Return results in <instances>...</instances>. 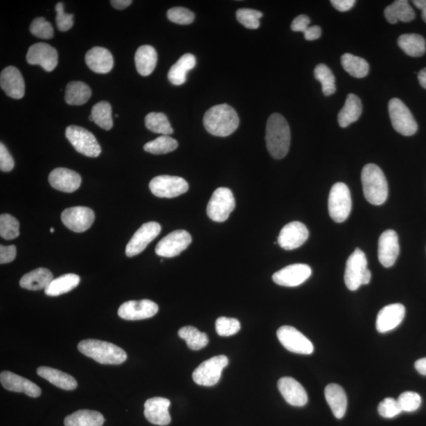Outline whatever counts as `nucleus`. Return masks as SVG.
<instances>
[{"mask_svg":"<svg viewBox=\"0 0 426 426\" xmlns=\"http://www.w3.org/2000/svg\"><path fill=\"white\" fill-rule=\"evenodd\" d=\"M414 367L417 369V371L423 375V376L426 377V357H423V359L418 360L416 364H414Z\"/></svg>","mask_w":426,"mask_h":426,"instance_id":"680f3d73","label":"nucleus"},{"mask_svg":"<svg viewBox=\"0 0 426 426\" xmlns=\"http://www.w3.org/2000/svg\"><path fill=\"white\" fill-rule=\"evenodd\" d=\"M26 60L30 65H39L44 71L51 72L58 64V53L48 44L37 43L28 49Z\"/></svg>","mask_w":426,"mask_h":426,"instance_id":"a211bd4d","label":"nucleus"},{"mask_svg":"<svg viewBox=\"0 0 426 426\" xmlns=\"http://www.w3.org/2000/svg\"><path fill=\"white\" fill-rule=\"evenodd\" d=\"M196 58L194 55L186 53L174 64L168 72V78L170 83L181 85L186 82L187 72L194 69Z\"/></svg>","mask_w":426,"mask_h":426,"instance_id":"72a5a7b5","label":"nucleus"},{"mask_svg":"<svg viewBox=\"0 0 426 426\" xmlns=\"http://www.w3.org/2000/svg\"><path fill=\"white\" fill-rule=\"evenodd\" d=\"M241 325L236 318L219 317L215 321V331L220 337H231L240 331Z\"/></svg>","mask_w":426,"mask_h":426,"instance_id":"de8ad7c7","label":"nucleus"},{"mask_svg":"<svg viewBox=\"0 0 426 426\" xmlns=\"http://www.w3.org/2000/svg\"><path fill=\"white\" fill-rule=\"evenodd\" d=\"M204 128L218 137H227L234 133L240 125V118L232 107L223 104L215 105L204 114Z\"/></svg>","mask_w":426,"mask_h":426,"instance_id":"f03ea898","label":"nucleus"},{"mask_svg":"<svg viewBox=\"0 0 426 426\" xmlns=\"http://www.w3.org/2000/svg\"><path fill=\"white\" fill-rule=\"evenodd\" d=\"M161 231V226L157 222L142 224L127 244L126 247L127 257L132 258L143 252L148 245L160 235Z\"/></svg>","mask_w":426,"mask_h":426,"instance_id":"2eb2a0df","label":"nucleus"},{"mask_svg":"<svg viewBox=\"0 0 426 426\" xmlns=\"http://www.w3.org/2000/svg\"><path fill=\"white\" fill-rule=\"evenodd\" d=\"M325 396L334 416L338 419L344 418L348 407V398L344 389L337 384H328L325 390Z\"/></svg>","mask_w":426,"mask_h":426,"instance_id":"cd10ccee","label":"nucleus"},{"mask_svg":"<svg viewBox=\"0 0 426 426\" xmlns=\"http://www.w3.org/2000/svg\"><path fill=\"white\" fill-rule=\"evenodd\" d=\"M37 373L39 377L47 380L51 384L60 389L71 391L78 387V382L75 378L58 369L41 366L37 369Z\"/></svg>","mask_w":426,"mask_h":426,"instance_id":"c85d7f7f","label":"nucleus"},{"mask_svg":"<svg viewBox=\"0 0 426 426\" xmlns=\"http://www.w3.org/2000/svg\"><path fill=\"white\" fill-rule=\"evenodd\" d=\"M85 62L95 73H109L114 66V59L109 50L101 48L94 47L90 49L85 55Z\"/></svg>","mask_w":426,"mask_h":426,"instance_id":"bb28decb","label":"nucleus"},{"mask_svg":"<svg viewBox=\"0 0 426 426\" xmlns=\"http://www.w3.org/2000/svg\"><path fill=\"white\" fill-rule=\"evenodd\" d=\"M78 348L85 356L103 365H121L127 359V355L119 346L98 339H85Z\"/></svg>","mask_w":426,"mask_h":426,"instance_id":"7ed1b4c3","label":"nucleus"},{"mask_svg":"<svg viewBox=\"0 0 426 426\" xmlns=\"http://www.w3.org/2000/svg\"><path fill=\"white\" fill-rule=\"evenodd\" d=\"M66 137L77 152L89 157L100 155L101 148L95 136L87 129L69 126L66 129Z\"/></svg>","mask_w":426,"mask_h":426,"instance_id":"6e6552de","label":"nucleus"},{"mask_svg":"<svg viewBox=\"0 0 426 426\" xmlns=\"http://www.w3.org/2000/svg\"><path fill=\"white\" fill-rule=\"evenodd\" d=\"M309 231L305 224L298 221L284 226L278 237V243L286 251L302 247L308 240Z\"/></svg>","mask_w":426,"mask_h":426,"instance_id":"6ab92c4d","label":"nucleus"},{"mask_svg":"<svg viewBox=\"0 0 426 426\" xmlns=\"http://www.w3.org/2000/svg\"><path fill=\"white\" fill-rule=\"evenodd\" d=\"M263 14L257 10L242 8L236 11V18L240 24L251 30H256L260 26V19Z\"/></svg>","mask_w":426,"mask_h":426,"instance_id":"49530a36","label":"nucleus"},{"mask_svg":"<svg viewBox=\"0 0 426 426\" xmlns=\"http://www.w3.org/2000/svg\"><path fill=\"white\" fill-rule=\"evenodd\" d=\"M17 255V249L14 245L5 247L0 246V264L12 263Z\"/></svg>","mask_w":426,"mask_h":426,"instance_id":"6e6d98bb","label":"nucleus"},{"mask_svg":"<svg viewBox=\"0 0 426 426\" xmlns=\"http://www.w3.org/2000/svg\"><path fill=\"white\" fill-rule=\"evenodd\" d=\"M278 389L290 405L303 407L308 402V396L303 386L292 378H282L278 382Z\"/></svg>","mask_w":426,"mask_h":426,"instance_id":"a878e982","label":"nucleus"},{"mask_svg":"<svg viewBox=\"0 0 426 426\" xmlns=\"http://www.w3.org/2000/svg\"><path fill=\"white\" fill-rule=\"evenodd\" d=\"M51 233H54L55 232V229H53V227H52V229H50Z\"/></svg>","mask_w":426,"mask_h":426,"instance_id":"69168bd1","label":"nucleus"},{"mask_svg":"<svg viewBox=\"0 0 426 426\" xmlns=\"http://www.w3.org/2000/svg\"><path fill=\"white\" fill-rule=\"evenodd\" d=\"M277 337L284 348L292 353L311 355L314 350L310 340L294 327H281L278 329Z\"/></svg>","mask_w":426,"mask_h":426,"instance_id":"f8f14e48","label":"nucleus"},{"mask_svg":"<svg viewBox=\"0 0 426 426\" xmlns=\"http://www.w3.org/2000/svg\"><path fill=\"white\" fill-rule=\"evenodd\" d=\"M0 85L10 98L19 100L25 95V82L20 71L13 66L6 67L0 75Z\"/></svg>","mask_w":426,"mask_h":426,"instance_id":"b1692460","label":"nucleus"},{"mask_svg":"<svg viewBox=\"0 0 426 426\" xmlns=\"http://www.w3.org/2000/svg\"><path fill=\"white\" fill-rule=\"evenodd\" d=\"M15 167L14 159L10 154L3 143L0 144V169L2 172H9Z\"/></svg>","mask_w":426,"mask_h":426,"instance_id":"5fc2aeb1","label":"nucleus"},{"mask_svg":"<svg viewBox=\"0 0 426 426\" xmlns=\"http://www.w3.org/2000/svg\"><path fill=\"white\" fill-rule=\"evenodd\" d=\"M132 3V0H112L111 4L118 10H123Z\"/></svg>","mask_w":426,"mask_h":426,"instance_id":"052dcab7","label":"nucleus"},{"mask_svg":"<svg viewBox=\"0 0 426 426\" xmlns=\"http://www.w3.org/2000/svg\"><path fill=\"white\" fill-rule=\"evenodd\" d=\"M170 405V400L166 398H151L145 402V417L153 425H168L172 421L168 411Z\"/></svg>","mask_w":426,"mask_h":426,"instance_id":"4be33fe9","label":"nucleus"},{"mask_svg":"<svg viewBox=\"0 0 426 426\" xmlns=\"http://www.w3.org/2000/svg\"><path fill=\"white\" fill-rule=\"evenodd\" d=\"M418 82L426 89V67L420 71L418 75Z\"/></svg>","mask_w":426,"mask_h":426,"instance_id":"0e129e2a","label":"nucleus"},{"mask_svg":"<svg viewBox=\"0 0 426 426\" xmlns=\"http://www.w3.org/2000/svg\"><path fill=\"white\" fill-rule=\"evenodd\" d=\"M167 15L168 19L176 24L189 25L195 20L194 13L184 8H170Z\"/></svg>","mask_w":426,"mask_h":426,"instance_id":"3c124183","label":"nucleus"},{"mask_svg":"<svg viewBox=\"0 0 426 426\" xmlns=\"http://www.w3.org/2000/svg\"><path fill=\"white\" fill-rule=\"evenodd\" d=\"M158 310L157 304L151 300L128 301L119 308L118 315L124 320L139 321L155 316Z\"/></svg>","mask_w":426,"mask_h":426,"instance_id":"dca6fc26","label":"nucleus"},{"mask_svg":"<svg viewBox=\"0 0 426 426\" xmlns=\"http://www.w3.org/2000/svg\"><path fill=\"white\" fill-rule=\"evenodd\" d=\"M105 418L96 411L79 410L66 417L65 426H102Z\"/></svg>","mask_w":426,"mask_h":426,"instance_id":"f704fd0d","label":"nucleus"},{"mask_svg":"<svg viewBox=\"0 0 426 426\" xmlns=\"http://www.w3.org/2000/svg\"><path fill=\"white\" fill-rule=\"evenodd\" d=\"M398 45L403 52L411 57L423 56L425 53V39L419 34H402L398 39Z\"/></svg>","mask_w":426,"mask_h":426,"instance_id":"c9c22d12","label":"nucleus"},{"mask_svg":"<svg viewBox=\"0 0 426 426\" xmlns=\"http://www.w3.org/2000/svg\"><path fill=\"white\" fill-rule=\"evenodd\" d=\"M192 237L189 232L177 230L170 232L158 242L155 252L163 258H175L190 245Z\"/></svg>","mask_w":426,"mask_h":426,"instance_id":"ddd939ff","label":"nucleus"},{"mask_svg":"<svg viewBox=\"0 0 426 426\" xmlns=\"http://www.w3.org/2000/svg\"><path fill=\"white\" fill-rule=\"evenodd\" d=\"M79 283L80 277L78 275L72 274L62 275L51 282L44 292L48 296H59L72 291L78 286Z\"/></svg>","mask_w":426,"mask_h":426,"instance_id":"e433bc0d","label":"nucleus"},{"mask_svg":"<svg viewBox=\"0 0 426 426\" xmlns=\"http://www.w3.org/2000/svg\"><path fill=\"white\" fill-rule=\"evenodd\" d=\"M145 123L147 129L153 133L168 136L174 132L168 117L163 113L151 112L148 114Z\"/></svg>","mask_w":426,"mask_h":426,"instance_id":"79ce46f5","label":"nucleus"},{"mask_svg":"<svg viewBox=\"0 0 426 426\" xmlns=\"http://www.w3.org/2000/svg\"><path fill=\"white\" fill-rule=\"evenodd\" d=\"M236 208L234 195L229 188L220 187L215 190L207 206L208 217L215 222H224Z\"/></svg>","mask_w":426,"mask_h":426,"instance_id":"423d86ee","label":"nucleus"},{"mask_svg":"<svg viewBox=\"0 0 426 426\" xmlns=\"http://www.w3.org/2000/svg\"><path fill=\"white\" fill-rule=\"evenodd\" d=\"M384 17L391 24L409 22L416 19V13L407 0H396L384 10Z\"/></svg>","mask_w":426,"mask_h":426,"instance_id":"473e14b6","label":"nucleus"},{"mask_svg":"<svg viewBox=\"0 0 426 426\" xmlns=\"http://www.w3.org/2000/svg\"><path fill=\"white\" fill-rule=\"evenodd\" d=\"M177 148L178 141L168 135L161 136L144 145L145 152L155 155L167 154V153L175 151Z\"/></svg>","mask_w":426,"mask_h":426,"instance_id":"37998d69","label":"nucleus"},{"mask_svg":"<svg viewBox=\"0 0 426 426\" xmlns=\"http://www.w3.org/2000/svg\"><path fill=\"white\" fill-rule=\"evenodd\" d=\"M321 36V28L318 26H310L304 33V37L306 41H315V39H319Z\"/></svg>","mask_w":426,"mask_h":426,"instance_id":"bf43d9fd","label":"nucleus"},{"mask_svg":"<svg viewBox=\"0 0 426 426\" xmlns=\"http://www.w3.org/2000/svg\"><path fill=\"white\" fill-rule=\"evenodd\" d=\"M363 193L373 206H382L389 195V186L382 170L376 164L369 163L362 172Z\"/></svg>","mask_w":426,"mask_h":426,"instance_id":"20e7f679","label":"nucleus"},{"mask_svg":"<svg viewBox=\"0 0 426 426\" xmlns=\"http://www.w3.org/2000/svg\"><path fill=\"white\" fill-rule=\"evenodd\" d=\"M150 189L156 197L173 198L188 191L189 185L184 179L178 176L160 175L151 180Z\"/></svg>","mask_w":426,"mask_h":426,"instance_id":"9d476101","label":"nucleus"},{"mask_svg":"<svg viewBox=\"0 0 426 426\" xmlns=\"http://www.w3.org/2000/svg\"><path fill=\"white\" fill-rule=\"evenodd\" d=\"M389 112L391 124L396 132L403 136H412L417 132V122L401 100L391 99L389 104Z\"/></svg>","mask_w":426,"mask_h":426,"instance_id":"0eeeda50","label":"nucleus"},{"mask_svg":"<svg viewBox=\"0 0 426 426\" xmlns=\"http://www.w3.org/2000/svg\"><path fill=\"white\" fill-rule=\"evenodd\" d=\"M402 411L413 412L418 410L422 405V398L414 391L403 393L397 400Z\"/></svg>","mask_w":426,"mask_h":426,"instance_id":"8fccbe9b","label":"nucleus"},{"mask_svg":"<svg viewBox=\"0 0 426 426\" xmlns=\"http://www.w3.org/2000/svg\"><path fill=\"white\" fill-rule=\"evenodd\" d=\"M92 95L89 85L82 82H71L66 85L65 100L69 105H83Z\"/></svg>","mask_w":426,"mask_h":426,"instance_id":"4c0bfd02","label":"nucleus"},{"mask_svg":"<svg viewBox=\"0 0 426 426\" xmlns=\"http://www.w3.org/2000/svg\"><path fill=\"white\" fill-rule=\"evenodd\" d=\"M405 305L402 304L396 303L385 306L378 315L377 330L380 333L393 330L405 319Z\"/></svg>","mask_w":426,"mask_h":426,"instance_id":"412c9836","label":"nucleus"},{"mask_svg":"<svg viewBox=\"0 0 426 426\" xmlns=\"http://www.w3.org/2000/svg\"><path fill=\"white\" fill-rule=\"evenodd\" d=\"M413 3L417 8L422 10V17L426 24V0H414Z\"/></svg>","mask_w":426,"mask_h":426,"instance_id":"e2e57ef3","label":"nucleus"},{"mask_svg":"<svg viewBox=\"0 0 426 426\" xmlns=\"http://www.w3.org/2000/svg\"><path fill=\"white\" fill-rule=\"evenodd\" d=\"M135 65L142 76H149L155 70L157 62V53L154 48L150 45L141 46L136 52Z\"/></svg>","mask_w":426,"mask_h":426,"instance_id":"2f4dec72","label":"nucleus"},{"mask_svg":"<svg viewBox=\"0 0 426 426\" xmlns=\"http://www.w3.org/2000/svg\"><path fill=\"white\" fill-rule=\"evenodd\" d=\"M314 77L321 82L323 95L328 96L336 92V79L328 66L325 64L317 65L314 70Z\"/></svg>","mask_w":426,"mask_h":426,"instance_id":"c03bdc74","label":"nucleus"},{"mask_svg":"<svg viewBox=\"0 0 426 426\" xmlns=\"http://www.w3.org/2000/svg\"><path fill=\"white\" fill-rule=\"evenodd\" d=\"M0 382L3 387L10 391L25 393L33 398L42 395V389L35 383L12 372H2L0 374Z\"/></svg>","mask_w":426,"mask_h":426,"instance_id":"5701e85b","label":"nucleus"},{"mask_svg":"<svg viewBox=\"0 0 426 426\" xmlns=\"http://www.w3.org/2000/svg\"><path fill=\"white\" fill-rule=\"evenodd\" d=\"M179 337L184 339L188 348L193 350H199L206 348L208 344L206 333L202 332L193 326L181 328L179 330Z\"/></svg>","mask_w":426,"mask_h":426,"instance_id":"ea45409f","label":"nucleus"},{"mask_svg":"<svg viewBox=\"0 0 426 426\" xmlns=\"http://www.w3.org/2000/svg\"><path fill=\"white\" fill-rule=\"evenodd\" d=\"M265 141L272 157L281 160L286 157L291 143V132L285 118L280 114H272L267 121Z\"/></svg>","mask_w":426,"mask_h":426,"instance_id":"f257e3e1","label":"nucleus"},{"mask_svg":"<svg viewBox=\"0 0 426 426\" xmlns=\"http://www.w3.org/2000/svg\"><path fill=\"white\" fill-rule=\"evenodd\" d=\"M355 0H332L333 7L341 12H345L354 7Z\"/></svg>","mask_w":426,"mask_h":426,"instance_id":"13d9d810","label":"nucleus"},{"mask_svg":"<svg viewBox=\"0 0 426 426\" xmlns=\"http://www.w3.org/2000/svg\"><path fill=\"white\" fill-rule=\"evenodd\" d=\"M341 64L350 76L356 78H365L369 71L366 60L350 53H345L341 57Z\"/></svg>","mask_w":426,"mask_h":426,"instance_id":"58836bf2","label":"nucleus"},{"mask_svg":"<svg viewBox=\"0 0 426 426\" xmlns=\"http://www.w3.org/2000/svg\"><path fill=\"white\" fill-rule=\"evenodd\" d=\"M49 183L54 189L64 193L76 191L82 184L81 176L75 170L64 168H58L50 173Z\"/></svg>","mask_w":426,"mask_h":426,"instance_id":"393cba45","label":"nucleus"},{"mask_svg":"<svg viewBox=\"0 0 426 426\" xmlns=\"http://www.w3.org/2000/svg\"><path fill=\"white\" fill-rule=\"evenodd\" d=\"M367 270L366 256L357 248L346 264L344 281L350 291H356L362 285Z\"/></svg>","mask_w":426,"mask_h":426,"instance_id":"9b49d317","label":"nucleus"},{"mask_svg":"<svg viewBox=\"0 0 426 426\" xmlns=\"http://www.w3.org/2000/svg\"><path fill=\"white\" fill-rule=\"evenodd\" d=\"M229 359L225 355H219L204 361L199 366L192 377L198 385L213 386L219 382L223 369L229 365Z\"/></svg>","mask_w":426,"mask_h":426,"instance_id":"1a4fd4ad","label":"nucleus"},{"mask_svg":"<svg viewBox=\"0 0 426 426\" xmlns=\"http://www.w3.org/2000/svg\"><path fill=\"white\" fill-rule=\"evenodd\" d=\"M30 33L33 36L41 39H51L54 36V30L49 21L44 18L34 19L30 26Z\"/></svg>","mask_w":426,"mask_h":426,"instance_id":"09e8293b","label":"nucleus"},{"mask_svg":"<svg viewBox=\"0 0 426 426\" xmlns=\"http://www.w3.org/2000/svg\"><path fill=\"white\" fill-rule=\"evenodd\" d=\"M310 19L308 16L301 15L295 18L292 24L291 28L294 32L305 33L310 27Z\"/></svg>","mask_w":426,"mask_h":426,"instance_id":"4d7b16f0","label":"nucleus"},{"mask_svg":"<svg viewBox=\"0 0 426 426\" xmlns=\"http://www.w3.org/2000/svg\"><path fill=\"white\" fill-rule=\"evenodd\" d=\"M62 222L72 231L84 232L90 229L95 220V214L88 207L76 206L66 208L61 215Z\"/></svg>","mask_w":426,"mask_h":426,"instance_id":"4468645a","label":"nucleus"},{"mask_svg":"<svg viewBox=\"0 0 426 426\" xmlns=\"http://www.w3.org/2000/svg\"><path fill=\"white\" fill-rule=\"evenodd\" d=\"M0 236L6 240H12L19 236V222L10 214L0 217Z\"/></svg>","mask_w":426,"mask_h":426,"instance_id":"a18cd8bd","label":"nucleus"},{"mask_svg":"<svg viewBox=\"0 0 426 426\" xmlns=\"http://www.w3.org/2000/svg\"><path fill=\"white\" fill-rule=\"evenodd\" d=\"M362 112V105L359 96L353 94L346 96L345 105L338 115V122L341 127H348L359 119Z\"/></svg>","mask_w":426,"mask_h":426,"instance_id":"7c9ffc66","label":"nucleus"},{"mask_svg":"<svg viewBox=\"0 0 426 426\" xmlns=\"http://www.w3.org/2000/svg\"><path fill=\"white\" fill-rule=\"evenodd\" d=\"M352 208V200L348 186L337 183L332 187L328 197V211L337 223H343L348 218Z\"/></svg>","mask_w":426,"mask_h":426,"instance_id":"39448f33","label":"nucleus"},{"mask_svg":"<svg viewBox=\"0 0 426 426\" xmlns=\"http://www.w3.org/2000/svg\"><path fill=\"white\" fill-rule=\"evenodd\" d=\"M402 411L399 402L393 398H386L378 406L380 416L386 418L399 416Z\"/></svg>","mask_w":426,"mask_h":426,"instance_id":"603ef678","label":"nucleus"},{"mask_svg":"<svg viewBox=\"0 0 426 426\" xmlns=\"http://www.w3.org/2000/svg\"><path fill=\"white\" fill-rule=\"evenodd\" d=\"M89 121L94 122L100 128L109 130L113 127L112 106L109 102L101 101L96 104L91 111Z\"/></svg>","mask_w":426,"mask_h":426,"instance_id":"a19ab883","label":"nucleus"},{"mask_svg":"<svg viewBox=\"0 0 426 426\" xmlns=\"http://www.w3.org/2000/svg\"><path fill=\"white\" fill-rule=\"evenodd\" d=\"M53 280L52 272L47 269L39 268L22 276L20 286L30 291H39L46 289Z\"/></svg>","mask_w":426,"mask_h":426,"instance_id":"c756f323","label":"nucleus"},{"mask_svg":"<svg viewBox=\"0 0 426 426\" xmlns=\"http://www.w3.org/2000/svg\"><path fill=\"white\" fill-rule=\"evenodd\" d=\"M312 274L309 265L305 264H294L285 267L276 272L272 276L274 281L278 285L294 287H298L308 281Z\"/></svg>","mask_w":426,"mask_h":426,"instance_id":"f3484780","label":"nucleus"},{"mask_svg":"<svg viewBox=\"0 0 426 426\" xmlns=\"http://www.w3.org/2000/svg\"><path fill=\"white\" fill-rule=\"evenodd\" d=\"M400 254L399 238L393 230L382 233L378 241V259L385 268L394 265Z\"/></svg>","mask_w":426,"mask_h":426,"instance_id":"aec40b11","label":"nucleus"},{"mask_svg":"<svg viewBox=\"0 0 426 426\" xmlns=\"http://www.w3.org/2000/svg\"><path fill=\"white\" fill-rule=\"evenodd\" d=\"M55 10L57 13L56 25L59 30L66 32L71 30L73 26V15L64 12V6L62 3L56 4Z\"/></svg>","mask_w":426,"mask_h":426,"instance_id":"864d4df0","label":"nucleus"}]
</instances>
